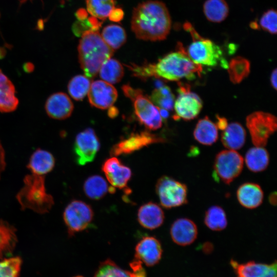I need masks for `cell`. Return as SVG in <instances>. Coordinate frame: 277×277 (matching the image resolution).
Returning <instances> with one entry per match:
<instances>
[{"label":"cell","instance_id":"6da1fadb","mask_svg":"<svg viewBox=\"0 0 277 277\" xmlns=\"http://www.w3.org/2000/svg\"><path fill=\"white\" fill-rule=\"evenodd\" d=\"M128 67L134 76L139 78L154 76L171 81H177L184 78L192 80L196 75L200 76L203 71L202 66L190 58L186 50L180 43H178L175 51L167 54L156 64L132 65Z\"/></svg>","mask_w":277,"mask_h":277},{"label":"cell","instance_id":"7a4b0ae2","mask_svg":"<svg viewBox=\"0 0 277 277\" xmlns=\"http://www.w3.org/2000/svg\"><path fill=\"white\" fill-rule=\"evenodd\" d=\"M171 25L169 11L162 2H144L133 9L131 27L138 39L150 41L164 40L170 32Z\"/></svg>","mask_w":277,"mask_h":277},{"label":"cell","instance_id":"3957f363","mask_svg":"<svg viewBox=\"0 0 277 277\" xmlns=\"http://www.w3.org/2000/svg\"><path fill=\"white\" fill-rule=\"evenodd\" d=\"M77 49L81 67L89 78L94 77L103 64L113 54V50L105 42L97 31L83 33Z\"/></svg>","mask_w":277,"mask_h":277},{"label":"cell","instance_id":"277c9868","mask_svg":"<svg viewBox=\"0 0 277 277\" xmlns=\"http://www.w3.org/2000/svg\"><path fill=\"white\" fill-rule=\"evenodd\" d=\"M30 172L25 176L24 186L16 198L22 209H30L39 214L46 213L53 206L54 200L46 191V175Z\"/></svg>","mask_w":277,"mask_h":277},{"label":"cell","instance_id":"5b68a950","mask_svg":"<svg viewBox=\"0 0 277 277\" xmlns=\"http://www.w3.org/2000/svg\"><path fill=\"white\" fill-rule=\"evenodd\" d=\"M184 28L190 33L193 39L186 52L194 63L201 66L215 67L220 65L224 68H228V63L223 56L219 46L201 36L189 23L184 24Z\"/></svg>","mask_w":277,"mask_h":277},{"label":"cell","instance_id":"8992f818","mask_svg":"<svg viewBox=\"0 0 277 277\" xmlns=\"http://www.w3.org/2000/svg\"><path fill=\"white\" fill-rule=\"evenodd\" d=\"M125 95L133 103L134 113L140 122L150 130H156L162 125L159 108L142 91L134 89L129 85L122 87Z\"/></svg>","mask_w":277,"mask_h":277},{"label":"cell","instance_id":"52a82bcc","mask_svg":"<svg viewBox=\"0 0 277 277\" xmlns=\"http://www.w3.org/2000/svg\"><path fill=\"white\" fill-rule=\"evenodd\" d=\"M155 191L161 205L166 209L187 203L186 185L171 177L164 175L160 177L155 185Z\"/></svg>","mask_w":277,"mask_h":277},{"label":"cell","instance_id":"ba28073f","mask_svg":"<svg viewBox=\"0 0 277 277\" xmlns=\"http://www.w3.org/2000/svg\"><path fill=\"white\" fill-rule=\"evenodd\" d=\"M246 121L252 142L256 147L266 146L270 136L276 130V118L269 113L254 112L247 117Z\"/></svg>","mask_w":277,"mask_h":277},{"label":"cell","instance_id":"9c48e42d","mask_svg":"<svg viewBox=\"0 0 277 277\" xmlns=\"http://www.w3.org/2000/svg\"><path fill=\"white\" fill-rule=\"evenodd\" d=\"M93 217L94 212L91 206L80 200L71 201L63 213L64 222L71 236L88 228Z\"/></svg>","mask_w":277,"mask_h":277},{"label":"cell","instance_id":"30bf717a","mask_svg":"<svg viewBox=\"0 0 277 277\" xmlns=\"http://www.w3.org/2000/svg\"><path fill=\"white\" fill-rule=\"evenodd\" d=\"M243 157L235 150H225L219 152L213 164L215 175L226 184H229L241 173Z\"/></svg>","mask_w":277,"mask_h":277},{"label":"cell","instance_id":"8fae6325","mask_svg":"<svg viewBox=\"0 0 277 277\" xmlns=\"http://www.w3.org/2000/svg\"><path fill=\"white\" fill-rule=\"evenodd\" d=\"M178 95L174 104L175 115L174 119L186 121L196 117L203 107V102L199 96L191 91L188 84L179 83Z\"/></svg>","mask_w":277,"mask_h":277},{"label":"cell","instance_id":"7c38bea8","mask_svg":"<svg viewBox=\"0 0 277 277\" xmlns=\"http://www.w3.org/2000/svg\"><path fill=\"white\" fill-rule=\"evenodd\" d=\"M165 142L163 137L149 131L132 133L114 145L110 153L111 156L129 154L151 144Z\"/></svg>","mask_w":277,"mask_h":277},{"label":"cell","instance_id":"4fadbf2b","mask_svg":"<svg viewBox=\"0 0 277 277\" xmlns=\"http://www.w3.org/2000/svg\"><path fill=\"white\" fill-rule=\"evenodd\" d=\"M100 148L98 138L93 129L87 128L80 132L76 136L74 144L77 164L83 166L92 162Z\"/></svg>","mask_w":277,"mask_h":277},{"label":"cell","instance_id":"5bb4252c","mask_svg":"<svg viewBox=\"0 0 277 277\" xmlns=\"http://www.w3.org/2000/svg\"><path fill=\"white\" fill-rule=\"evenodd\" d=\"M88 94L91 105L101 109L112 106L117 97L116 89L111 84L102 80L91 84Z\"/></svg>","mask_w":277,"mask_h":277},{"label":"cell","instance_id":"9a60e30c","mask_svg":"<svg viewBox=\"0 0 277 277\" xmlns=\"http://www.w3.org/2000/svg\"><path fill=\"white\" fill-rule=\"evenodd\" d=\"M102 170L109 183L113 187L119 189L126 188L132 175L130 168L113 156L105 161L102 166Z\"/></svg>","mask_w":277,"mask_h":277},{"label":"cell","instance_id":"2e32d148","mask_svg":"<svg viewBox=\"0 0 277 277\" xmlns=\"http://www.w3.org/2000/svg\"><path fill=\"white\" fill-rule=\"evenodd\" d=\"M162 248L160 241L153 236L143 238L135 247V257L148 266L156 264L161 260Z\"/></svg>","mask_w":277,"mask_h":277},{"label":"cell","instance_id":"e0dca14e","mask_svg":"<svg viewBox=\"0 0 277 277\" xmlns=\"http://www.w3.org/2000/svg\"><path fill=\"white\" fill-rule=\"evenodd\" d=\"M170 235L173 241L180 246L192 244L196 239L197 228L196 224L187 218H180L171 225Z\"/></svg>","mask_w":277,"mask_h":277},{"label":"cell","instance_id":"ac0fdd59","mask_svg":"<svg viewBox=\"0 0 277 277\" xmlns=\"http://www.w3.org/2000/svg\"><path fill=\"white\" fill-rule=\"evenodd\" d=\"M45 109L50 117L64 120L71 115L73 110V104L66 93L57 92L53 94L48 98Z\"/></svg>","mask_w":277,"mask_h":277},{"label":"cell","instance_id":"d6986e66","mask_svg":"<svg viewBox=\"0 0 277 277\" xmlns=\"http://www.w3.org/2000/svg\"><path fill=\"white\" fill-rule=\"evenodd\" d=\"M164 218L162 209L152 202L143 204L138 210V222L142 226L148 229L153 230L161 226Z\"/></svg>","mask_w":277,"mask_h":277},{"label":"cell","instance_id":"ffe728a7","mask_svg":"<svg viewBox=\"0 0 277 277\" xmlns=\"http://www.w3.org/2000/svg\"><path fill=\"white\" fill-rule=\"evenodd\" d=\"M236 196L242 206L248 209H254L262 203L264 193L259 184L246 182L238 188Z\"/></svg>","mask_w":277,"mask_h":277},{"label":"cell","instance_id":"44dd1931","mask_svg":"<svg viewBox=\"0 0 277 277\" xmlns=\"http://www.w3.org/2000/svg\"><path fill=\"white\" fill-rule=\"evenodd\" d=\"M246 131L243 126L237 122L228 125L221 135L223 145L230 150L241 149L245 144Z\"/></svg>","mask_w":277,"mask_h":277},{"label":"cell","instance_id":"7402d4cb","mask_svg":"<svg viewBox=\"0 0 277 277\" xmlns=\"http://www.w3.org/2000/svg\"><path fill=\"white\" fill-rule=\"evenodd\" d=\"M54 165L55 159L51 153L38 149L31 156L27 168L30 172L46 175Z\"/></svg>","mask_w":277,"mask_h":277},{"label":"cell","instance_id":"603a6c76","mask_svg":"<svg viewBox=\"0 0 277 277\" xmlns=\"http://www.w3.org/2000/svg\"><path fill=\"white\" fill-rule=\"evenodd\" d=\"M18 103L13 85L0 70V111H12L16 108Z\"/></svg>","mask_w":277,"mask_h":277},{"label":"cell","instance_id":"cb8c5ba5","mask_svg":"<svg viewBox=\"0 0 277 277\" xmlns=\"http://www.w3.org/2000/svg\"><path fill=\"white\" fill-rule=\"evenodd\" d=\"M83 189L86 195L94 200L103 197L108 192L114 193V187H110L106 181L101 176L94 175L88 177L85 181Z\"/></svg>","mask_w":277,"mask_h":277},{"label":"cell","instance_id":"d4e9b609","mask_svg":"<svg viewBox=\"0 0 277 277\" xmlns=\"http://www.w3.org/2000/svg\"><path fill=\"white\" fill-rule=\"evenodd\" d=\"M194 138L205 145H211L218 138L217 128L208 116L200 120L193 132Z\"/></svg>","mask_w":277,"mask_h":277},{"label":"cell","instance_id":"484cf974","mask_svg":"<svg viewBox=\"0 0 277 277\" xmlns=\"http://www.w3.org/2000/svg\"><path fill=\"white\" fill-rule=\"evenodd\" d=\"M230 264L237 277H266L271 266V264L256 263L254 261L239 264L233 259L231 260Z\"/></svg>","mask_w":277,"mask_h":277},{"label":"cell","instance_id":"4316f807","mask_svg":"<svg viewBox=\"0 0 277 277\" xmlns=\"http://www.w3.org/2000/svg\"><path fill=\"white\" fill-rule=\"evenodd\" d=\"M245 161L247 168L251 171L259 172L267 168L269 163V155L268 151L263 147H253L247 151Z\"/></svg>","mask_w":277,"mask_h":277},{"label":"cell","instance_id":"83f0119b","mask_svg":"<svg viewBox=\"0 0 277 277\" xmlns=\"http://www.w3.org/2000/svg\"><path fill=\"white\" fill-rule=\"evenodd\" d=\"M15 231L13 226L0 220V259L13 250L17 242Z\"/></svg>","mask_w":277,"mask_h":277},{"label":"cell","instance_id":"f1b7e54d","mask_svg":"<svg viewBox=\"0 0 277 277\" xmlns=\"http://www.w3.org/2000/svg\"><path fill=\"white\" fill-rule=\"evenodd\" d=\"M105 42L113 50H116L123 46L126 41V33L123 27L116 24L106 26L101 34Z\"/></svg>","mask_w":277,"mask_h":277},{"label":"cell","instance_id":"f546056e","mask_svg":"<svg viewBox=\"0 0 277 277\" xmlns=\"http://www.w3.org/2000/svg\"><path fill=\"white\" fill-rule=\"evenodd\" d=\"M203 10L207 19L214 23L224 21L229 12L225 0H207L204 4Z\"/></svg>","mask_w":277,"mask_h":277},{"label":"cell","instance_id":"4dcf8cb0","mask_svg":"<svg viewBox=\"0 0 277 277\" xmlns=\"http://www.w3.org/2000/svg\"><path fill=\"white\" fill-rule=\"evenodd\" d=\"M98 72L103 81L113 84L122 80L124 75V68L118 61L110 58L103 64Z\"/></svg>","mask_w":277,"mask_h":277},{"label":"cell","instance_id":"1f68e13d","mask_svg":"<svg viewBox=\"0 0 277 277\" xmlns=\"http://www.w3.org/2000/svg\"><path fill=\"white\" fill-rule=\"evenodd\" d=\"M250 68V63L246 58L241 56L232 58L227 68L231 82L233 84L241 83L249 75Z\"/></svg>","mask_w":277,"mask_h":277},{"label":"cell","instance_id":"d6a6232c","mask_svg":"<svg viewBox=\"0 0 277 277\" xmlns=\"http://www.w3.org/2000/svg\"><path fill=\"white\" fill-rule=\"evenodd\" d=\"M204 223L212 230H224L227 225V216L224 210L219 206H211L205 212Z\"/></svg>","mask_w":277,"mask_h":277},{"label":"cell","instance_id":"836d02e7","mask_svg":"<svg viewBox=\"0 0 277 277\" xmlns=\"http://www.w3.org/2000/svg\"><path fill=\"white\" fill-rule=\"evenodd\" d=\"M86 3L88 13L102 22L115 8V0H86Z\"/></svg>","mask_w":277,"mask_h":277},{"label":"cell","instance_id":"e575fe53","mask_svg":"<svg viewBox=\"0 0 277 277\" xmlns=\"http://www.w3.org/2000/svg\"><path fill=\"white\" fill-rule=\"evenodd\" d=\"M90 85V80L87 76L77 75L72 77L69 82V93L75 100L81 101L88 94Z\"/></svg>","mask_w":277,"mask_h":277},{"label":"cell","instance_id":"d590c367","mask_svg":"<svg viewBox=\"0 0 277 277\" xmlns=\"http://www.w3.org/2000/svg\"><path fill=\"white\" fill-rule=\"evenodd\" d=\"M151 101L158 108L170 110L174 106V96L169 87L161 86L152 92Z\"/></svg>","mask_w":277,"mask_h":277},{"label":"cell","instance_id":"8d00e7d4","mask_svg":"<svg viewBox=\"0 0 277 277\" xmlns=\"http://www.w3.org/2000/svg\"><path fill=\"white\" fill-rule=\"evenodd\" d=\"M94 277H136L134 273L121 268L113 261L107 260L102 263Z\"/></svg>","mask_w":277,"mask_h":277},{"label":"cell","instance_id":"74e56055","mask_svg":"<svg viewBox=\"0 0 277 277\" xmlns=\"http://www.w3.org/2000/svg\"><path fill=\"white\" fill-rule=\"evenodd\" d=\"M22 260L18 256L0 261V277H18Z\"/></svg>","mask_w":277,"mask_h":277},{"label":"cell","instance_id":"f35d334b","mask_svg":"<svg viewBox=\"0 0 277 277\" xmlns=\"http://www.w3.org/2000/svg\"><path fill=\"white\" fill-rule=\"evenodd\" d=\"M276 12L273 9L266 11L260 21V25L264 30L271 34L276 33Z\"/></svg>","mask_w":277,"mask_h":277},{"label":"cell","instance_id":"ab89813d","mask_svg":"<svg viewBox=\"0 0 277 277\" xmlns=\"http://www.w3.org/2000/svg\"><path fill=\"white\" fill-rule=\"evenodd\" d=\"M124 16V12L120 8H115L110 13L108 18L113 22H118Z\"/></svg>","mask_w":277,"mask_h":277},{"label":"cell","instance_id":"60d3db41","mask_svg":"<svg viewBox=\"0 0 277 277\" xmlns=\"http://www.w3.org/2000/svg\"><path fill=\"white\" fill-rule=\"evenodd\" d=\"M6 166L5 152L0 142V177Z\"/></svg>","mask_w":277,"mask_h":277},{"label":"cell","instance_id":"b9f144b4","mask_svg":"<svg viewBox=\"0 0 277 277\" xmlns=\"http://www.w3.org/2000/svg\"><path fill=\"white\" fill-rule=\"evenodd\" d=\"M216 118L217 122L215 124L216 126L220 129L224 130L228 125L227 119L224 117H221L218 115H216Z\"/></svg>","mask_w":277,"mask_h":277},{"label":"cell","instance_id":"7bdbcfd3","mask_svg":"<svg viewBox=\"0 0 277 277\" xmlns=\"http://www.w3.org/2000/svg\"><path fill=\"white\" fill-rule=\"evenodd\" d=\"M276 69H274L272 71L270 76V83L271 86L275 90H276Z\"/></svg>","mask_w":277,"mask_h":277},{"label":"cell","instance_id":"ee69618b","mask_svg":"<svg viewBox=\"0 0 277 277\" xmlns=\"http://www.w3.org/2000/svg\"><path fill=\"white\" fill-rule=\"evenodd\" d=\"M213 246L210 242L205 243L202 246V250L205 253H210L213 250Z\"/></svg>","mask_w":277,"mask_h":277},{"label":"cell","instance_id":"f6af8a7d","mask_svg":"<svg viewBox=\"0 0 277 277\" xmlns=\"http://www.w3.org/2000/svg\"><path fill=\"white\" fill-rule=\"evenodd\" d=\"M269 202L272 205L276 204V193L275 192L271 193L269 196Z\"/></svg>","mask_w":277,"mask_h":277},{"label":"cell","instance_id":"bcb514c9","mask_svg":"<svg viewBox=\"0 0 277 277\" xmlns=\"http://www.w3.org/2000/svg\"><path fill=\"white\" fill-rule=\"evenodd\" d=\"M44 27V21L43 19H39L36 24V29L42 30Z\"/></svg>","mask_w":277,"mask_h":277},{"label":"cell","instance_id":"7dc6e473","mask_svg":"<svg viewBox=\"0 0 277 277\" xmlns=\"http://www.w3.org/2000/svg\"><path fill=\"white\" fill-rule=\"evenodd\" d=\"M250 27L252 28V29H258L259 28V26L257 24V23L256 22H252L250 25Z\"/></svg>","mask_w":277,"mask_h":277},{"label":"cell","instance_id":"c3c4849f","mask_svg":"<svg viewBox=\"0 0 277 277\" xmlns=\"http://www.w3.org/2000/svg\"><path fill=\"white\" fill-rule=\"evenodd\" d=\"M28 1H32V0H20L19 1V5H22V4L26 3Z\"/></svg>","mask_w":277,"mask_h":277},{"label":"cell","instance_id":"681fc988","mask_svg":"<svg viewBox=\"0 0 277 277\" xmlns=\"http://www.w3.org/2000/svg\"><path fill=\"white\" fill-rule=\"evenodd\" d=\"M75 277H83V276H75Z\"/></svg>","mask_w":277,"mask_h":277},{"label":"cell","instance_id":"f907efd6","mask_svg":"<svg viewBox=\"0 0 277 277\" xmlns=\"http://www.w3.org/2000/svg\"><path fill=\"white\" fill-rule=\"evenodd\" d=\"M0 16H1V15H0Z\"/></svg>","mask_w":277,"mask_h":277}]
</instances>
